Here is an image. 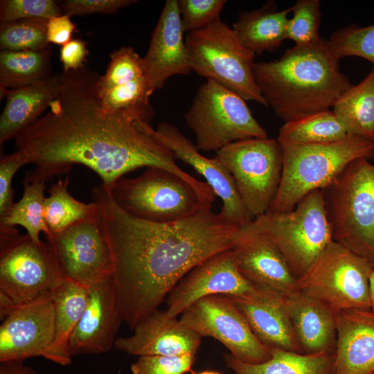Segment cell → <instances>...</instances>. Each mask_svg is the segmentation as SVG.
Instances as JSON below:
<instances>
[{
  "label": "cell",
  "instance_id": "obj_1",
  "mask_svg": "<svg viewBox=\"0 0 374 374\" xmlns=\"http://www.w3.org/2000/svg\"><path fill=\"white\" fill-rule=\"evenodd\" d=\"M99 74L86 66L61 73V85L49 111L15 139L34 171L46 181L84 165L109 193L125 174L159 167L183 177L203 191L210 189L184 171L173 153L152 133L150 124L124 111L104 106L98 93Z\"/></svg>",
  "mask_w": 374,
  "mask_h": 374
},
{
  "label": "cell",
  "instance_id": "obj_2",
  "mask_svg": "<svg viewBox=\"0 0 374 374\" xmlns=\"http://www.w3.org/2000/svg\"><path fill=\"white\" fill-rule=\"evenodd\" d=\"M91 195L110 251L118 310L132 330L157 310L192 269L231 249L240 227L213 213L211 206L160 223L128 214L101 186Z\"/></svg>",
  "mask_w": 374,
  "mask_h": 374
},
{
  "label": "cell",
  "instance_id": "obj_3",
  "mask_svg": "<svg viewBox=\"0 0 374 374\" xmlns=\"http://www.w3.org/2000/svg\"><path fill=\"white\" fill-rule=\"evenodd\" d=\"M328 39L294 46L278 60L255 62L256 83L275 114L285 122L332 108L351 87Z\"/></svg>",
  "mask_w": 374,
  "mask_h": 374
},
{
  "label": "cell",
  "instance_id": "obj_4",
  "mask_svg": "<svg viewBox=\"0 0 374 374\" xmlns=\"http://www.w3.org/2000/svg\"><path fill=\"white\" fill-rule=\"evenodd\" d=\"M278 141L283 151L282 175L268 211H290L310 193L328 186L353 161L374 159V142L356 136L319 144Z\"/></svg>",
  "mask_w": 374,
  "mask_h": 374
},
{
  "label": "cell",
  "instance_id": "obj_5",
  "mask_svg": "<svg viewBox=\"0 0 374 374\" xmlns=\"http://www.w3.org/2000/svg\"><path fill=\"white\" fill-rule=\"evenodd\" d=\"M322 191L333 241L374 266V164L353 161Z\"/></svg>",
  "mask_w": 374,
  "mask_h": 374
},
{
  "label": "cell",
  "instance_id": "obj_6",
  "mask_svg": "<svg viewBox=\"0 0 374 374\" xmlns=\"http://www.w3.org/2000/svg\"><path fill=\"white\" fill-rule=\"evenodd\" d=\"M128 214L154 222H175L211 206L216 195L195 187L177 174L149 167L140 176L118 179L108 193Z\"/></svg>",
  "mask_w": 374,
  "mask_h": 374
},
{
  "label": "cell",
  "instance_id": "obj_7",
  "mask_svg": "<svg viewBox=\"0 0 374 374\" xmlns=\"http://www.w3.org/2000/svg\"><path fill=\"white\" fill-rule=\"evenodd\" d=\"M191 70L238 94L268 107L253 75L255 54L246 48L233 28L220 18L186 34Z\"/></svg>",
  "mask_w": 374,
  "mask_h": 374
},
{
  "label": "cell",
  "instance_id": "obj_8",
  "mask_svg": "<svg viewBox=\"0 0 374 374\" xmlns=\"http://www.w3.org/2000/svg\"><path fill=\"white\" fill-rule=\"evenodd\" d=\"M249 224L276 246L296 278L333 240L322 190L310 193L290 211H267Z\"/></svg>",
  "mask_w": 374,
  "mask_h": 374
},
{
  "label": "cell",
  "instance_id": "obj_9",
  "mask_svg": "<svg viewBox=\"0 0 374 374\" xmlns=\"http://www.w3.org/2000/svg\"><path fill=\"white\" fill-rule=\"evenodd\" d=\"M0 317L51 295L64 279L46 242L27 233L0 238Z\"/></svg>",
  "mask_w": 374,
  "mask_h": 374
},
{
  "label": "cell",
  "instance_id": "obj_10",
  "mask_svg": "<svg viewBox=\"0 0 374 374\" xmlns=\"http://www.w3.org/2000/svg\"><path fill=\"white\" fill-rule=\"evenodd\" d=\"M245 101L214 81L199 86L184 116L199 150L217 152L238 141L268 137Z\"/></svg>",
  "mask_w": 374,
  "mask_h": 374
},
{
  "label": "cell",
  "instance_id": "obj_11",
  "mask_svg": "<svg viewBox=\"0 0 374 374\" xmlns=\"http://www.w3.org/2000/svg\"><path fill=\"white\" fill-rule=\"evenodd\" d=\"M373 267L332 240L297 278V290L337 312L368 310L369 279Z\"/></svg>",
  "mask_w": 374,
  "mask_h": 374
},
{
  "label": "cell",
  "instance_id": "obj_12",
  "mask_svg": "<svg viewBox=\"0 0 374 374\" xmlns=\"http://www.w3.org/2000/svg\"><path fill=\"white\" fill-rule=\"evenodd\" d=\"M232 175L238 192L252 219L267 213L276 195L283 170L278 139L253 138L232 143L215 157Z\"/></svg>",
  "mask_w": 374,
  "mask_h": 374
},
{
  "label": "cell",
  "instance_id": "obj_13",
  "mask_svg": "<svg viewBox=\"0 0 374 374\" xmlns=\"http://www.w3.org/2000/svg\"><path fill=\"white\" fill-rule=\"evenodd\" d=\"M179 320L201 337L217 340L242 362L258 364L271 357V348L258 339L244 314L226 296L211 295L197 301Z\"/></svg>",
  "mask_w": 374,
  "mask_h": 374
},
{
  "label": "cell",
  "instance_id": "obj_14",
  "mask_svg": "<svg viewBox=\"0 0 374 374\" xmlns=\"http://www.w3.org/2000/svg\"><path fill=\"white\" fill-rule=\"evenodd\" d=\"M46 239L64 279L90 287L112 277L110 251L98 211Z\"/></svg>",
  "mask_w": 374,
  "mask_h": 374
},
{
  "label": "cell",
  "instance_id": "obj_15",
  "mask_svg": "<svg viewBox=\"0 0 374 374\" xmlns=\"http://www.w3.org/2000/svg\"><path fill=\"white\" fill-rule=\"evenodd\" d=\"M261 290L240 271L232 250H225L195 266L173 287L167 296L166 311L176 317L208 296L241 297Z\"/></svg>",
  "mask_w": 374,
  "mask_h": 374
},
{
  "label": "cell",
  "instance_id": "obj_16",
  "mask_svg": "<svg viewBox=\"0 0 374 374\" xmlns=\"http://www.w3.org/2000/svg\"><path fill=\"white\" fill-rule=\"evenodd\" d=\"M98 93L104 106L128 112L150 123L154 110L153 91L145 74L143 57L132 46L113 51L104 75H99Z\"/></svg>",
  "mask_w": 374,
  "mask_h": 374
},
{
  "label": "cell",
  "instance_id": "obj_17",
  "mask_svg": "<svg viewBox=\"0 0 374 374\" xmlns=\"http://www.w3.org/2000/svg\"><path fill=\"white\" fill-rule=\"evenodd\" d=\"M152 133L176 159L189 164L204 177L216 196L221 198L220 213L226 220L242 226L253 220L241 199L232 175L219 160L203 156L195 144L170 123H160L156 129H152Z\"/></svg>",
  "mask_w": 374,
  "mask_h": 374
},
{
  "label": "cell",
  "instance_id": "obj_18",
  "mask_svg": "<svg viewBox=\"0 0 374 374\" xmlns=\"http://www.w3.org/2000/svg\"><path fill=\"white\" fill-rule=\"evenodd\" d=\"M249 223L240 227L231 249L240 271L262 290L284 296L296 292L297 278L279 249Z\"/></svg>",
  "mask_w": 374,
  "mask_h": 374
},
{
  "label": "cell",
  "instance_id": "obj_19",
  "mask_svg": "<svg viewBox=\"0 0 374 374\" xmlns=\"http://www.w3.org/2000/svg\"><path fill=\"white\" fill-rule=\"evenodd\" d=\"M54 331L51 295L15 308L0 326V362L42 357L53 340Z\"/></svg>",
  "mask_w": 374,
  "mask_h": 374
},
{
  "label": "cell",
  "instance_id": "obj_20",
  "mask_svg": "<svg viewBox=\"0 0 374 374\" xmlns=\"http://www.w3.org/2000/svg\"><path fill=\"white\" fill-rule=\"evenodd\" d=\"M178 0L166 1L143 57L145 71L153 93L170 77L192 71L184 39Z\"/></svg>",
  "mask_w": 374,
  "mask_h": 374
},
{
  "label": "cell",
  "instance_id": "obj_21",
  "mask_svg": "<svg viewBox=\"0 0 374 374\" xmlns=\"http://www.w3.org/2000/svg\"><path fill=\"white\" fill-rule=\"evenodd\" d=\"M121 322L112 277L89 287L87 306L69 340L71 355L109 351Z\"/></svg>",
  "mask_w": 374,
  "mask_h": 374
},
{
  "label": "cell",
  "instance_id": "obj_22",
  "mask_svg": "<svg viewBox=\"0 0 374 374\" xmlns=\"http://www.w3.org/2000/svg\"><path fill=\"white\" fill-rule=\"evenodd\" d=\"M201 337L195 331L170 317L166 310H158L138 324L134 333L118 337L114 348L130 355H195Z\"/></svg>",
  "mask_w": 374,
  "mask_h": 374
},
{
  "label": "cell",
  "instance_id": "obj_23",
  "mask_svg": "<svg viewBox=\"0 0 374 374\" xmlns=\"http://www.w3.org/2000/svg\"><path fill=\"white\" fill-rule=\"evenodd\" d=\"M335 374L374 373V312L340 311L337 319Z\"/></svg>",
  "mask_w": 374,
  "mask_h": 374
},
{
  "label": "cell",
  "instance_id": "obj_24",
  "mask_svg": "<svg viewBox=\"0 0 374 374\" xmlns=\"http://www.w3.org/2000/svg\"><path fill=\"white\" fill-rule=\"evenodd\" d=\"M228 297L244 314L262 342L270 348L301 353L287 309V296L262 290L250 296Z\"/></svg>",
  "mask_w": 374,
  "mask_h": 374
},
{
  "label": "cell",
  "instance_id": "obj_25",
  "mask_svg": "<svg viewBox=\"0 0 374 374\" xmlns=\"http://www.w3.org/2000/svg\"><path fill=\"white\" fill-rule=\"evenodd\" d=\"M286 301L301 353H335L339 312L299 291Z\"/></svg>",
  "mask_w": 374,
  "mask_h": 374
},
{
  "label": "cell",
  "instance_id": "obj_26",
  "mask_svg": "<svg viewBox=\"0 0 374 374\" xmlns=\"http://www.w3.org/2000/svg\"><path fill=\"white\" fill-rule=\"evenodd\" d=\"M60 85L61 73H58L41 82L9 89L0 117V144L15 139L37 121L57 97Z\"/></svg>",
  "mask_w": 374,
  "mask_h": 374
},
{
  "label": "cell",
  "instance_id": "obj_27",
  "mask_svg": "<svg viewBox=\"0 0 374 374\" xmlns=\"http://www.w3.org/2000/svg\"><path fill=\"white\" fill-rule=\"evenodd\" d=\"M55 311L54 337L42 357L61 366L71 363L69 340L84 310L89 287L63 279L51 292Z\"/></svg>",
  "mask_w": 374,
  "mask_h": 374
},
{
  "label": "cell",
  "instance_id": "obj_28",
  "mask_svg": "<svg viewBox=\"0 0 374 374\" xmlns=\"http://www.w3.org/2000/svg\"><path fill=\"white\" fill-rule=\"evenodd\" d=\"M291 8L278 10L274 1L253 10L240 12L233 30L242 44L255 55L273 52L287 39V24Z\"/></svg>",
  "mask_w": 374,
  "mask_h": 374
},
{
  "label": "cell",
  "instance_id": "obj_29",
  "mask_svg": "<svg viewBox=\"0 0 374 374\" xmlns=\"http://www.w3.org/2000/svg\"><path fill=\"white\" fill-rule=\"evenodd\" d=\"M226 366L235 374H335V353L303 354L271 348V357L261 363L240 361L224 354Z\"/></svg>",
  "mask_w": 374,
  "mask_h": 374
},
{
  "label": "cell",
  "instance_id": "obj_30",
  "mask_svg": "<svg viewBox=\"0 0 374 374\" xmlns=\"http://www.w3.org/2000/svg\"><path fill=\"white\" fill-rule=\"evenodd\" d=\"M332 110L350 136L374 142V67L338 98Z\"/></svg>",
  "mask_w": 374,
  "mask_h": 374
},
{
  "label": "cell",
  "instance_id": "obj_31",
  "mask_svg": "<svg viewBox=\"0 0 374 374\" xmlns=\"http://www.w3.org/2000/svg\"><path fill=\"white\" fill-rule=\"evenodd\" d=\"M51 55V46L41 51H1L0 88H20L50 78Z\"/></svg>",
  "mask_w": 374,
  "mask_h": 374
},
{
  "label": "cell",
  "instance_id": "obj_32",
  "mask_svg": "<svg viewBox=\"0 0 374 374\" xmlns=\"http://www.w3.org/2000/svg\"><path fill=\"white\" fill-rule=\"evenodd\" d=\"M46 180L34 170L26 174L23 181L21 198L15 203L0 228L23 226L27 234L35 242H41L40 232L49 235L44 212V188Z\"/></svg>",
  "mask_w": 374,
  "mask_h": 374
},
{
  "label": "cell",
  "instance_id": "obj_33",
  "mask_svg": "<svg viewBox=\"0 0 374 374\" xmlns=\"http://www.w3.org/2000/svg\"><path fill=\"white\" fill-rule=\"evenodd\" d=\"M350 135L332 109L319 111L285 122L277 139L300 143H328Z\"/></svg>",
  "mask_w": 374,
  "mask_h": 374
},
{
  "label": "cell",
  "instance_id": "obj_34",
  "mask_svg": "<svg viewBox=\"0 0 374 374\" xmlns=\"http://www.w3.org/2000/svg\"><path fill=\"white\" fill-rule=\"evenodd\" d=\"M69 179H59L45 197L44 212L49 236L58 234L75 224L92 215L98 211L93 202L86 204L75 199L68 190ZM46 237V238H48Z\"/></svg>",
  "mask_w": 374,
  "mask_h": 374
},
{
  "label": "cell",
  "instance_id": "obj_35",
  "mask_svg": "<svg viewBox=\"0 0 374 374\" xmlns=\"http://www.w3.org/2000/svg\"><path fill=\"white\" fill-rule=\"evenodd\" d=\"M47 21L46 19L31 18L1 23V51H41L48 48Z\"/></svg>",
  "mask_w": 374,
  "mask_h": 374
},
{
  "label": "cell",
  "instance_id": "obj_36",
  "mask_svg": "<svg viewBox=\"0 0 374 374\" xmlns=\"http://www.w3.org/2000/svg\"><path fill=\"white\" fill-rule=\"evenodd\" d=\"M328 42L338 60L355 56L369 61L374 67V24L365 26L352 24L339 28L331 34Z\"/></svg>",
  "mask_w": 374,
  "mask_h": 374
},
{
  "label": "cell",
  "instance_id": "obj_37",
  "mask_svg": "<svg viewBox=\"0 0 374 374\" xmlns=\"http://www.w3.org/2000/svg\"><path fill=\"white\" fill-rule=\"evenodd\" d=\"M292 17L287 24V39L294 46H306L319 42L321 21L319 0H298L290 7Z\"/></svg>",
  "mask_w": 374,
  "mask_h": 374
},
{
  "label": "cell",
  "instance_id": "obj_38",
  "mask_svg": "<svg viewBox=\"0 0 374 374\" xmlns=\"http://www.w3.org/2000/svg\"><path fill=\"white\" fill-rule=\"evenodd\" d=\"M63 14L59 2L53 0H1L0 21L42 18L49 19Z\"/></svg>",
  "mask_w": 374,
  "mask_h": 374
},
{
  "label": "cell",
  "instance_id": "obj_39",
  "mask_svg": "<svg viewBox=\"0 0 374 374\" xmlns=\"http://www.w3.org/2000/svg\"><path fill=\"white\" fill-rule=\"evenodd\" d=\"M226 0H179L184 33L200 30L220 18Z\"/></svg>",
  "mask_w": 374,
  "mask_h": 374
},
{
  "label": "cell",
  "instance_id": "obj_40",
  "mask_svg": "<svg viewBox=\"0 0 374 374\" xmlns=\"http://www.w3.org/2000/svg\"><path fill=\"white\" fill-rule=\"evenodd\" d=\"M195 361V355H144L131 365L132 374H185Z\"/></svg>",
  "mask_w": 374,
  "mask_h": 374
},
{
  "label": "cell",
  "instance_id": "obj_41",
  "mask_svg": "<svg viewBox=\"0 0 374 374\" xmlns=\"http://www.w3.org/2000/svg\"><path fill=\"white\" fill-rule=\"evenodd\" d=\"M30 163L28 157L21 150L1 157L0 160V222L7 216L14 205L12 179L19 168Z\"/></svg>",
  "mask_w": 374,
  "mask_h": 374
},
{
  "label": "cell",
  "instance_id": "obj_42",
  "mask_svg": "<svg viewBox=\"0 0 374 374\" xmlns=\"http://www.w3.org/2000/svg\"><path fill=\"white\" fill-rule=\"evenodd\" d=\"M138 2L136 0H66L59 3L62 13L71 17L94 13L113 15Z\"/></svg>",
  "mask_w": 374,
  "mask_h": 374
},
{
  "label": "cell",
  "instance_id": "obj_43",
  "mask_svg": "<svg viewBox=\"0 0 374 374\" xmlns=\"http://www.w3.org/2000/svg\"><path fill=\"white\" fill-rule=\"evenodd\" d=\"M87 42L81 39H72L60 48V60L63 71L78 70L85 66L89 55Z\"/></svg>",
  "mask_w": 374,
  "mask_h": 374
},
{
  "label": "cell",
  "instance_id": "obj_44",
  "mask_svg": "<svg viewBox=\"0 0 374 374\" xmlns=\"http://www.w3.org/2000/svg\"><path fill=\"white\" fill-rule=\"evenodd\" d=\"M75 31L76 26L68 15L62 14L48 19L47 39L49 43L63 46L72 39Z\"/></svg>",
  "mask_w": 374,
  "mask_h": 374
},
{
  "label": "cell",
  "instance_id": "obj_45",
  "mask_svg": "<svg viewBox=\"0 0 374 374\" xmlns=\"http://www.w3.org/2000/svg\"><path fill=\"white\" fill-rule=\"evenodd\" d=\"M0 374H40L33 368L24 364V361L2 362Z\"/></svg>",
  "mask_w": 374,
  "mask_h": 374
},
{
  "label": "cell",
  "instance_id": "obj_46",
  "mask_svg": "<svg viewBox=\"0 0 374 374\" xmlns=\"http://www.w3.org/2000/svg\"><path fill=\"white\" fill-rule=\"evenodd\" d=\"M369 296L371 310L374 312V267L370 275L369 279Z\"/></svg>",
  "mask_w": 374,
  "mask_h": 374
},
{
  "label": "cell",
  "instance_id": "obj_47",
  "mask_svg": "<svg viewBox=\"0 0 374 374\" xmlns=\"http://www.w3.org/2000/svg\"><path fill=\"white\" fill-rule=\"evenodd\" d=\"M193 374H221V373L215 371L205 370L199 373H193Z\"/></svg>",
  "mask_w": 374,
  "mask_h": 374
},
{
  "label": "cell",
  "instance_id": "obj_48",
  "mask_svg": "<svg viewBox=\"0 0 374 374\" xmlns=\"http://www.w3.org/2000/svg\"><path fill=\"white\" fill-rule=\"evenodd\" d=\"M373 374H374V373Z\"/></svg>",
  "mask_w": 374,
  "mask_h": 374
}]
</instances>
